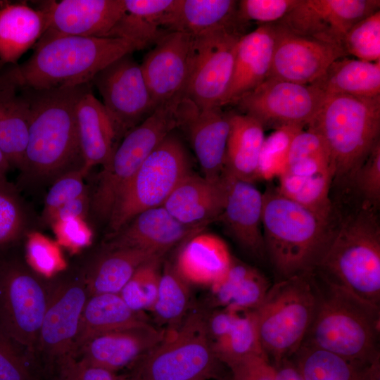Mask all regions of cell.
Instances as JSON below:
<instances>
[{"label":"cell","mask_w":380,"mask_h":380,"mask_svg":"<svg viewBox=\"0 0 380 380\" xmlns=\"http://www.w3.org/2000/svg\"><path fill=\"white\" fill-rule=\"evenodd\" d=\"M86 176L80 167L65 172L53 181L45 197L42 213L44 223L49 224L51 216L61 205L88 191L84 182Z\"/></svg>","instance_id":"obj_46"},{"label":"cell","mask_w":380,"mask_h":380,"mask_svg":"<svg viewBox=\"0 0 380 380\" xmlns=\"http://www.w3.org/2000/svg\"><path fill=\"white\" fill-rule=\"evenodd\" d=\"M238 1L175 0L163 24L165 30L198 35L210 29L236 23Z\"/></svg>","instance_id":"obj_35"},{"label":"cell","mask_w":380,"mask_h":380,"mask_svg":"<svg viewBox=\"0 0 380 380\" xmlns=\"http://www.w3.org/2000/svg\"><path fill=\"white\" fill-rule=\"evenodd\" d=\"M271 284L255 267L233 258L225 275L212 285L210 305L236 311L255 310L263 300Z\"/></svg>","instance_id":"obj_30"},{"label":"cell","mask_w":380,"mask_h":380,"mask_svg":"<svg viewBox=\"0 0 380 380\" xmlns=\"http://www.w3.org/2000/svg\"><path fill=\"white\" fill-rule=\"evenodd\" d=\"M194 380H205V379H194Z\"/></svg>","instance_id":"obj_60"},{"label":"cell","mask_w":380,"mask_h":380,"mask_svg":"<svg viewBox=\"0 0 380 380\" xmlns=\"http://www.w3.org/2000/svg\"><path fill=\"white\" fill-rule=\"evenodd\" d=\"M318 300L315 272L279 279L253 310L261 347L275 365L302 346Z\"/></svg>","instance_id":"obj_7"},{"label":"cell","mask_w":380,"mask_h":380,"mask_svg":"<svg viewBox=\"0 0 380 380\" xmlns=\"http://www.w3.org/2000/svg\"><path fill=\"white\" fill-rule=\"evenodd\" d=\"M123 380H137V379L130 377L129 379H123Z\"/></svg>","instance_id":"obj_58"},{"label":"cell","mask_w":380,"mask_h":380,"mask_svg":"<svg viewBox=\"0 0 380 380\" xmlns=\"http://www.w3.org/2000/svg\"><path fill=\"white\" fill-rule=\"evenodd\" d=\"M140 64L151 99L157 108L187 84L194 58V36L170 31L163 36Z\"/></svg>","instance_id":"obj_18"},{"label":"cell","mask_w":380,"mask_h":380,"mask_svg":"<svg viewBox=\"0 0 380 380\" xmlns=\"http://www.w3.org/2000/svg\"><path fill=\"white\" fill-rule=\"evenodd\" d=\"M298 0H241L237 4L236 17L240 23L253 20L265 24L279 21Z\"/></svg>","instance_id":"obj_47"},{"label":"cell","mask_w":380,"mask_h":380,"mask_svg":"<svg viewBox=\"0 0 380 380\" xmlns=\"http://www.w3.org/2000/svg\"><path fill=\"white\" fill-rule=\"evenodd\" d=\"M333 178L330 155L323 138L310 127L302 129L291 141L277 190L328 222Z\"/></svg>","instance_id":"obj_11"},{"label":"cell","mask_w":380,"mask_h":380,"mask_svg":"<svg viewBox=\"0 0 380 380\" xmlns=\"http://www.w3.org/2000/svg\"><path fill=\"white\" fill-rule=\"evenodd\" d=\"M364 200L363 206L372 209L380 201V142L351 177Z\"/></svg>","instance_id":"obj_48"},{"label":"cell","mask_w":380,"mask_h":380,"mask_svg":"<svg viewBox=\"0 0 380 380\" xmlns=\"http://www.w3.org/2000/svg\"><path fill=\"white\" fill-rule=\"evenodd\" d=\"M233 380H274V368L265 355H251L227 366Z\"/></svg>","instance_id":"obj_51"},{"label":"cell","mask_w":380,"mask_h":380,"mask_svg":"<svg viewBox=\"0 0 380 380\" xmlns=\"http://www.w3.org/2000/svg\"><path fill=\"white\" fill-rule=\"evenodd\" d=\"M162 258L155 257L142 264L120 292L132 310L151 311L158 294Z\"/></svg>","instance_id":"obj_40"},{"label":"cell","mask_w":380,"mask_h":380,"mask_svg":"<svg viewBox=\"0 0 380 380\" xmlns=\"http://www.w3.org/2000/svg\"><path fill=\"white\" fill-rule=\"evenodd\" d=\"M0 72V148L11 167L20 170L28 139L30 106L27 97Z\"/></svg>","instance_id":"obj_31"},{"label":"cell","mask_w":380,"mask_h":380,"mask_svg":"<svg viewBox=\"0 0 380 380\" xmlns=\"http://www.w3.org/2000/svg\"><path fill=\"white\" fill-rule=\"evenodd\" d=\"M0 380H41L38 360L1 326Z\"/></svg>","instance_id":"obj_43"},{"label":"cell","mask_w":380,"mask_h":380,"mask_svg":"<svg viewBox=\"0 0 380 380\" xmlns=\"http://www.w3.org/2000/svg\"><path fill=\"white\" fill-rule=\"evenodd\" d=\"M11 168L6 157L0 148V178L6 177V174Z\"/></svg>","instance_id":"obj_56"},{"label":"cell","mask_w":380,"mask_h":380,"mask_svg":"<svg viewBox=\"0 0 380 380\" xmlns=\"http://www.w3.org/2000/svg\"><path fill=\"white\" fill-rule=\"evenodd\" d=\"M182 98L179 93L158 106L124 136L110 160L102 166L90 197V208L99 219L108 220L118 197L143 162L177 127V108Z\"/></svg>","instance_id":"obj_9"},{"label":"cell","mask_w":380,"mask_h":380,"mask_svg":"<svg viewBox=\"0 0 380 380\" xmlns=\"http://www.w3.org/2000/svg\"><path fill=\"white\" fill-rule=\"evenodd\" d=\"M91 84L48 89H18L28 99L30 122L20 179L54 181L63 174L82 167L76 107L91 90Z\"/></svg>","instance_id":"obj_1"},{"label":"cell","mask_w":380,"mask_h":380,"mask_svg":"<svg viewBox=\"0 0 380 380\" xmlns=\"http://www.w3.org/2000/svg\"><path fill=\"white\" fill-rule=\"evenodd\" d=\"M155 257L163 256L134 248L106 249L84 276L89 296L120 293L136 270Z\"/></svg>","instance_id":"obj_36"},{"label":"cell","mask_w":380,"mask_h":380,"mask_svg":"<svg viewBox=\"0 0 380 380\" xmlns=\"http://www.w3.org/2000/svg\"><path fill=\"white\" fill-rule=\"evenodd\" d=\"M225 201L224 175L220 182H211L191 172L177 184L163 206L184 224L206 227L220 218Z\"/></svg>","instance_id":"obj_26"},{"label":"cell","mask_w":380,"mask_h":380,"mask_svg":"<svg viewBox=\"0 0 380 380\" xmlns=\"http://www.w3.org/2000/svg\"><path fill=\"white\" fill-rule=\"evenodd\" d=\"M315 316L303 344L366 365L380 354V308L322 278Z\"/></svg>","instance_id":"obj_3"},{"label":"cell","mask_w":380,"mask_h":380,"mask_svg":"<svg viewBox=\"0 0 380 380\" xmlns=\"http://www.w3.org/2000/svg\"><path fill=\"white\" fill-rule=\"evenodd\" d=\"M36 274L18 260L0 259V326L37 360L50 290Z\"/></svg>","instance_id":"obj_12"},{"label":"cell","mask_w":380,"mask_h":380,"mask_svg":"<svg viewBox=\"0 0 380 380\" xmlns=\"http://www.w3.org/2000/svg\"><path fill=\"white\" fill-rule=\"evenodd\" d=\"M317 269L322 278L379 305L380 226L372 209L362 207L331 234Z\"/></svg>","instance_id":"obj_5"},{"label":"cell","mask_w":380,"mask_h":380,"mask_svg":"<svg viewBox=\"0 0 380 380\" xmlns=\"http://www.w3.org/2000/svg\"><path fill=\"white\" fill-rule=\"evenodd\" d=\"M57 243L76 251L90 244L93 233L85 219L76 217L61 220L51 224Z\"/></svg>","instance_id":"obj_50"},{"label":"cell","mask_w":380,"mask_h":380,"mask_svg":"<svg viewBox=\"0 0 380 380\" xmlns=\"http://www.w3.org/2000/svg\"><path fill=\"white\" fill-rule=\"evenodd\" d=\"M144 48L126 38L60 36L38 41L25 62L1 72L18 89L75 87L91 83L113 61Z\"/></svg>","instance_id":"obj_2"},{"label":"cell","mask_w":380,"mask_h":380,"mask_svg":"<svg viewBox=\"0 0 380 380\" xmlns=\"http://www.w3.org/2000/svg\"><path fill=\"white\" fill-rule=\"evenodd\" d=\"M205 309L190 310L177 327L166 329L163 339L132 365L137 380H194L221 377L207 329Z\"/></svg>","instance_id":"obj_8"},{"label":"cell","mask_w":380,"mask_h":380,"mask_svg":"<svg viewBox=\"0 0 380 380\" xmlns=\"http://www.w3.org/2000/svg\"><path fill=\"white\" fill-rule=\"evenodd\" d=\"M2 79H3V76H2L1 73L0 72V82L2 80Z\"/></svg>","instance_id":"obj_59"},{"label":"cell","mask_w":380,"mask_h":380,"mask_svg":"<svg viewBox=\"0 0 380 380\" xmlns=\"http://www.w3.org/2000/svg\"><path fill=\"white\" fill-rule=\"evenodd\" d=\"M346 55L368 62L380 61V10L355 23L342 43Z\"/></svg>","instance_id":"obj_44"},{"label":"cell","mask_w":380,"mask_h":380,"mask_svg":"<svg viewBox=\"0 0 380 380\" xmlns=\"http://www.w3.org/2000/svg\"><path fill=\"white\" fill-rule=\"evenodd\" d=\"M303 380H366V365L302 344L290 358Z\"/></svg>","instance_id":"obj_37"},{"label":"cell","mask_w":380,"mask_h":380,"mask_svg":"<svg viewBox=\"0 0 380 380\" xmlns=\"http://www.w3.org/2000/svg\"><path fill=\"white\" fill-rule=\"evenodd\" d=\"M175 2V0H124L126 13L163 30L165 18Z\"/></svg>","instance_id":"obj_52"},{"label":"cell","mask_w":380,"mask_h":380,"mask_svg":"<svg viewBox=\"0 0 380 380\" xmlns=\"http://www.w3.org/2000/svg\"><path fill=\"white\" fill-rule=\"evenodd\" d=\"M230 129L227 142L224 171L239 179L253 182L257 178L259 155L265 129L253 118L229 113Z\"/></svg>","instance_id":"obj_33"},{"label":"cell","mask_w":380,"mask_h":380,"mask_svg":"<svg viewBox=\"0 0 380 380\" xmlns=\"http://www.w3.org/2000/svg\"><path fill=\"white\" fill-rule=\"evenodd\" d=\"M174 264L189 284L211 286L229 269L233 258L225 242L219 236L199 232L183 242Z\"/></svg>","instance_id":"obj_28"},{"label":"cell","mask_w":380,"mask_h":380,"mask_svg":"<svg viewBox=\"0 0 380 380\" xmlns=\"http://www.w3.org/2000/svg\"><path fill=\"white\" fill-rule=\"evenodd\" d=\"M165 329L146 322L96 336L85 342L75 357L115 372L132 365L165 337Z\"/></svg>","instance_id":"obj_23"},{"label":"cell","mask_w":380,"mask_h":380,"mask_svg":"<svg viewBox=\"0 0 380 380\" xmlns=\"http://www.w3.org/2000/svg\"><path fill=\"white\" fill-rule=\"evenodd\" d=\"M379 8V0H298L277 23L296 34L342 48L348 31Z\"/></svg>","instance_id":"obj_16"},{"label":"cell","mask_w":380,"mask_h":380,"mask_svg":"<svg viewBox=\"0 0 380 380\" xmlns=\"http://www.w3.org/2000/svg\"><path fill=\"white\" fill-rule=\"evenodd\" d=\"M91 206V198L89 192L80 197L71 200L55 211L51 217L49 224L53 222L68 218L85 219Z\"/></svg>","instance_id":"obj_53"},{"label":"cell","mask_w":380,"mask_h":380,"mask_svg":"<svg viewBox=\"0 0 380 380\" xmlns=\"http://www.w3.org/2000/svg\"><path fill=\"white\" fill-rule=\"evenodd\" d=\"M302 127L285 126L275 129L265 138L259 155L257 178L270 180L284 171L291 141Z\"/></svg>","instance_id":"obj_42"},{"label":"cell","mask_w":380,"mask_h":380,"mask_svg":"<svg viewBox=\"0 0 380 380\" xmlns=\"http://www.w3.org/2000/svg\"><path fill=\"white\" fill-rule=\"evenodd\" d=\"M57 380H123L115 372L94 366L69 355L55 366Z\"/></svg>","instance_id":"obj_49"},{"label":"cell","mask_w":380,"mask_h":380,"mask_svg":"<svg viewBox=\"0 0 380 380\" xmlns=\"http://www.w3.org/2000/svg\"><path fill=\"white\" fill-rule=\"evenodd\" d=\"M262 198L265 251L279 279L315 272L330 239L329 222L277 188L267 189Z\"/></svg>","instance_id":"obj_4"},{"label":"cell","mask_w":380,"mask_h":380,"mask_svg":"<svg viewBox=\"0 0 380 380\" xmlns=\"http://www.w3.org/2000/svg\"><path fill=\"white\" fill-rule=\"evenodd\" d=\"M326 95L314 84H300L268 77L236 103L243 114L265 128H303L313 120Z\"/></svg>","instance_id":"obj_14"},{"label":"cell","mask_w":380,"mask_h":380,"mask_svg":"<svg viewBox=\"0 0 380 380\" xmlns=\"http://www.w3.org/2000/svg\"><path fill=\"white\" fill-rule=\"evenodd\" d=\"M274 46L273 24L258 26L238 43L232 77L222 107L236 103L269 76Z\"/></svg>","instance_id":"obj_25"},{"label":"cell","mask_w":380,"mask_h":380,"mask_svg":"<svg viewBox=\"0 0 380 380\" xmlns=\"http://www.w3.org/2000/svg\"><path fill=\"white\" fill-rule=\"evenodd\" d=\"M366 380H380V354L367 365Z\"/></svg>","instance_id":"obj_55"},{"label":"cell","mask_w":380,"mask_h":380,"mask_svg":"<svg viewBox=\"0 0 380 380\" xmlns=\"http://www.w3.org/2000/svg\"><path fill=\"white\" fill-rule=\"evenodd\" d=\"M217 380H233L232 376L227 377V376H222L220 379H218Z\"/></svg>","instance_id":"obj_57"},{"label":"cell","mask_w":380,"mask_h":380,"mask_svg":"<svg viewBox=\"0 0 380 380\" xmlns=\"http://www.w3.org/2000/svg\"><path fill=\"white\" fill-rule=\"evenodd\" d=\"M99 90L120 139L156 108L140 64L128 53L100 70L91 82Z\"/></svg>","instance_id":"obj_15"},{"label":"cell","mask_w":380,"mask_h":380,"mask_svg":"<svg viewBox=\"0 0 380 380\" xmlns=\"http://www.w3.org/2000/svg\"><path fill=\"white\" fill-rule=\"evenodd\" d=\"M89 296L84 276L50 290L37 346V360L40 357L46 368H55L62 358L75 355L79 323Z\"/></svg>","instance_id":"obj_17"},{"label":"cell","mask_w":380,"mask_h":380,"mask_svg":"<svg viewBox=\"0 0 380 380\" xmlns=\"http://www.w3.org/2000/svg\"><path fill=\"white\" fill-rule=\"evenodd\" d=\"M46 27V16L39 7L26 1L0 0V72L18 59L40 39Z\"/></svg>","instance_id":"obj_29"},{"label":"cell","mask_w":380,"mask_h":380,"mask_svg":"<svg viewBox=\"0 0 380 380\" xmlns=\"http://www.w3.org/2000/svg\"><path fill=\"white\" fill-rule=\"evenodd\" d=\"M273 366L274 380H303L290 358L283 360Z\"/></svg>","instance_id":"obj_54"},{"label":"cell","mask_w":380,"mask_h":380,"mask_svg":"<svg viewBox=\"0 0 380 380\" xmlns=\"http://www.w3.org/2000/svg\"><path fill=\"white\" fill-rule=\"evenodd\" d=\"M46 27L38 41L60 36L110 37L125 14L124 0L42 1Z\"/></svg>","instance_id":"obj_20"},{"label":"cell","mask_w":380,"mask_h":380,"mask_svg":"<svg viewBox=\"0 0 380 380\" xmlns=\"http://www.w3.org/2000/svg\"><path fill=\"white\" fill-rule=\"evenodd\" d=\"M177 127L187 135L203 177L220 182L224 171L229 115L222 108H199L182 98L177 108Z\"/></svg>","instance_id":"obj_21"},{"label":"cell","mask_w":380,"mask_h":380,"mask_svg":"<svg viewBox=\"0 0 380 380\" xmlns=\"http://www.w3.org/2000/svg\"><path fill=\"white\" fill-rule=\"evenodd\" d=\"M146 322L144 312L132 310L120 293L89 296L79 323L75 355L85 342L96 336Z\"/></svg>","instance_id":"obj_32"},{"label":"cell","mask_w":380,"mask_h":380,"mask_svg":"<svg viewBox=\"0 0 380 380\" xmlns=\"http://www.w3.org/2000/svg\"><path fill=\"white\" fill-rule=\"evenodd\" d=\"M189 284L177 272L174 264L166 262L161 270L157 297L151 310L156 320L167 326H178L190 311Z\"/></svg>","instance_id":"obj_38"},{"label":"cell","mask_w":380,"mask_h":380,"mask_svg":"<svg viewBox=\"0 0 380 380\" xmlns=\"http://www.w3.org/2000/svg\"><path fill=\"white\" fill-rule=\"evenodd\" d=\"M270 77L300 84H312L336 60L346 55L341 47L296 34L279 23Z\"/></svg>","instance_id":"obj_19"},{"label":"cell","mask_w":380,"mask_h":380,"mask_svg":"<svg viewBox=\"0 0 380 380\" xmlns=\"http://www.w3.org/2000/svg\"><path fill=\"white\" fill-rule=\"evenodd\" d=\"M205 227L181 223L162 205L142 211L118 232L110 234L106 248H134L163 256Z\"/></svg>","instance_id":"obj_22"},{"label":"cell","mask_w":380,"mask_h":380,"mask_svg":"<svg viewBox=\"0 0 380 380\" xmlns=\"http://www.w3.org/2000/svg\"><path fill=\"white\" fill-rule=\"evenodd\" d=\"M212 346L217 358L226 366L248 356L265 355L253 310L240 312L230 331Z\"/></svg>","instance_id":"obj_39"},{"label":"cell","mask_w":380,"mask_h":380,"mask_svg":"<svg viewBox=\"0 0 380 380\" xmlns=\"http://www.w3.org/2000/svg\"><path fill=\"white\" fill-rule=\"evenodd\" d=\"M328 95L362 98L380 96V61L368 62L345 57L334 61L313 84Z\"/></svg>","instance_id":"obj_34"},{"label":"cell","mask_w":380,"mask_h":380,"mask_svg":"<svg viewBox=\"0 0 380 380\" xmlns=\"http://www.w3.org/2000/svg\"><path fill=\"white\" fill-rule=\"evenodd\" d=\"M226 201L220 220L238 244L252 256L266 255L262 232V194L252 182L224 172Z\"/></svg>","instance_id":"obj_24"},{"label":"cell","mask_w":380,"mask_h":380,"mask_svg":"<svg viewBox=\"0 0 380 380\" xmlns=\"http://www.w3.org/2000/svg\"><path fill=\"white\" fill-rule=\"evenodd\" d=\"M308 126L328 148L333 177L351 178L380 142V96H326Z\"/></svg>","instance_id":"obj_6"},{"label":"cell","mask_w":380,"mask_h":380,"mask_svg":"<svg viewBox=\"0 0 380 380\" xmlns=\"http://www.w3.org/2000/svg\"><path fill=\"white\" fill-rule=\"evenodd\" d=\"M27 217L18 189L0 178V249L13 246L26 233Z\"/></svg>","instance_id":"obj_41"},{"label":"cell","mask_w":380,"mask_h":380,"mask_svg":"<svg viewBox=\"0 0 380 380\" xmlns=\"http://www.w3.org/2000/svg\"><path fill=\"white\" fill-rule=\"evenodd\" d=\"M190 172L187 151L172 131L149 154L120 194L108 220L110 234L142 211L162 206Z\"/></svg>","instance_id":"obj_10"},{"label":"cell","mask_w":380,"mask_h":380,"mask_svg":"<svg viewBox=\"0 0 380 380\" xmlns=\"http://www.w3.org/2000/svg\"><path fill=\"white\" fill-rule=\"evenodd\" d=\"M75 116L82 168L87 175L93 167L108 163L120 138L104 106L91 91L80 99Z\"/></svg>","instance_id":"obj_27"},{"label":"cell","mask_w":380,"mask_h":380,"mask_svg":"<svg viewBox=\"0 0 380 380\" xmlns=\"http://www.w3.org/2000/svg\"><path fill=\"white\" fill-rule=\"evenodd\" d=\"M26 257L35 273L49 277L65 267L58 243L38 232L27 234Z\"/></svg>","instance_id":"obj_45"},{"label":"cell","mask_w":380,"mask_h":380,"mask_svg":"<svg viewBox=\"0 0 380 380\" xmlns=\"http://www.w3.org/2000/svg\"><path fill=\"white\" fill-rule=\"evenodd\" d=\"M239 23L218 26L194 36L195 53L184 97L199 108L220 107L232 77Z\"/></svg>","instance_id":"obj_13"}]
</instances>
